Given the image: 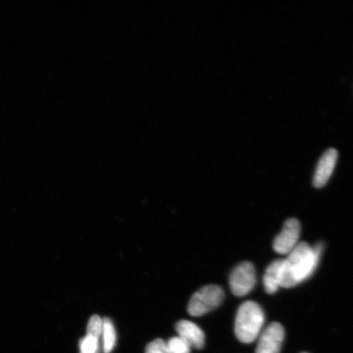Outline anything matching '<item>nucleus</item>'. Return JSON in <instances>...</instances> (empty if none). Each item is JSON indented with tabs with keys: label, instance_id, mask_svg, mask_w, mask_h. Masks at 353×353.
<instances>
[{
	"label": "nucleus",
	"instance_id": "1",
	"mask_svg": "<svg viewBox=\"0 0 353 353\" xmlns=\"http://www.w3.org/2000/svg\"><path fill=\"white\" fill-rule=\"evenodd\" d=\"M321 244L315 247L299 242L285 259L282 260L281 287L292 288L310 277L319 266Z\"/></svg>",
	"mask_w": 353,
	"mask_h": 353
},
{
	"label": "nucleus",
	"instance_id": "2",
	"mask_svg": "<svg viewBox=\"0 0 353 353\" xmlns=\"http://www.w3.org/2000/svg\"><path fill=\"white\" fill-rule=\"evenodd\" d=\"M265 322L261 307L254 301H247L238 309L235 321V334L239 341L251 343L262 333Z\"/></svg>",
	"mask_w": 353,
	"mask_h": 353
},
{
	"label": "nucleus",
	"instance_id": "3",
	"mask_svg": "<svg viewBox=\"0 0 353 353\" xmlns=\"http://www.w3.org/2000/svg\"><path fill=\"white\" fill-rule=\"evenodd\" d=\"M224 299L222 287L209 285L202 287L192 295L188 307L189 314L201 316L220 306Z\"/></svg>",
	"mask_w": 353,
	"mask_h": 353
},
{
	"label": "nucleus",
	"instance_id": "4",
	"mask_svg": "<svg viewBox=\"0 0 353 353\" xmlns=\"http://www.w3.org/2000/svg\"><path fill=\"white\" fill-rule=\"evenodd\" d=\"M229 283L234 295L238 297L245 296L254 289L256 284L254 265L246 261L237 265L231 273Z\"/></svg>",
	"mask_w": 353,
	"mask_h": 353
},
{
	"label": "nucleus",
	"instance_id": "5",
	"mask_svg": "<svg viewBox=\"0 0 353 353\" xmlns=\"http://www.w3.org/2000/svg\"><path fill=\"white\" fill-rule=\"evenodd\" d=\"M301 226L297 219L286 221L281 232L273 242V250L280 254L288 255L299 245Z\"/></svg>",
	"mask_w": 353,
	"mask_h": 353
},
{
	"label": "nucleus",
	"instance_id": "6",
	"mask_svg": "<svg viewBox=\"0 0 353 353\" xmlns=\"http://www.w3.org/2000/svg\"><path fill=\"white\" fill-rule=\"evenodd\" d=\"M255 353H280L285 339L281 324L273 322L260 334Z\"/></svg>",
	"mask_w": 353,
	"mask_h": 353
},
{
	"label": "nucleus",
	"instance_id": "7",
	"mask_svg": "<svg viewBox=\"0 0 353 353\" xmlns=\"http://www.w3.org/2000/svg\"><path fill=\"white\" fill-rule=\"evenodd\" d=\"M338 153L336 150L330 149L320 159L317 164L313 185L316 188H321L327 183L336 165Z\"/></svg>",
	"mask_w": 353,
	"mask_h": 353
},
{
	"label": "nucleus",
	"instance_id": "8",
	"mask_svg": "<svg viewBox=\"0 0 353 353\" xmlns=\"http://www.w3.org/2000/svg\"><path fill=\"white\" fill-rule=\"evenodd\" d=\"M179 336L186 341L192 347L201 350L205 346V336L204 331L194 322L182 320L176 325Z\"/></svg>",
	"mask_w": 353,
	"mask_h": 353
},
{
	"label": "nucleus",
	"instance_id": "9",
	"mask_svg": "<svg viewBox=\"0 0 353 353\" xmlns=\"http://www.w3.org/2000/svg\"><path fill=\"white\" fill-rule=\"evenodd\" d=\"M282 260L273 261L265 272L263 277L264 289L269 294H274L281 287Z\"/></svg>",
	"mask_w": 353,
	"mask_h": 353
},
{
	"label": "nucleus",
	"instance_id": "10",
	"mask_svg": "<svg viewBox=\"0 0 353 353\" xmlns=\"http://www.w3.org/2000/svg\"><path fill=\"white\" fill-rule=\"evenodd\" d=\"M103 320V332L101 337L103 339V351L104 353H110L117 344V332L112 320L105 317Z\"/></svg>",
	"mask_w": 353,
	"mask_h": 353
},
{
	"label": "nucleus",
	"instance_id": "11",
	"mask_svg": "<svg viewBox=\"0 0 353 353\" xmlns=\"http://www.w3.org/2000/svg\"><path fill=\"white\" fill-rule=\"evenodd\" d=\"M79 351L81 353H98L101 351L99 339L86 334L79 341Z\"/></svg>",
	"mask_w": 353,
	"mask_h": 353
},
{
	"label": "nucleus",
	"instance_id": "12",
	"mask_svg": "<svg viewBox=\"0 0 353 353\" xmlns=\"http://www.w3.org/2000/svg\"><path fill=\"white\" fill-rule=\"evenodd\" d=\"M171 353H190L191 352V345L182 337H174L167 342Z\"/></svg>",
	"mask_w": 353,
	"mask_h": 353
},
{
	"label": "nucleus",
	"instance_id": "13",
	"mask_svg": "<svg viewBox=\"0 0 353 353\" xmlns=\"http://www.w3.org/2000/svg\"><path fill=\"white\" fill-rule=\"evenodd\" d=\"M103 320L99 316H92L88 321L87 334L99 339L103 332Z\"/></svg>",
	"mask_w": 353,
	"mask_h": 353
},
{
	"label": "nucleus",
	"instance_id": "14",
	"mask_svg": "<svg viewBox=\"0 0 353 353\" xmlns=\"http://www.w3.org/2000/svg\"><path fill=\"white\" fill-rule=\"evenodd\" d=\"M145 353H171L167 343L161 339H154L145 347Z\"/></svg>",
	"mask_w": 353,
	"mask_h": 353
},
{
	"label": "nucleus",
	"instance_id": "15",
	"mask_svg": "<svg viewBox=\"0 0 353 353\" xmlns=\"http://www.w3.org/2000/svg\"><path fill=\"white\" fill-rule=\"evenodd\" d=\"M98 353H101V351H100V352H99Z\"/></svg>",
	"mask_w": 353,
	"mask_h": 353
},
{
	"label": "nucleus",
	"instance_id": "16",
	"mask_svg": "<svg viewBox=\"0 0 353 353\" xmlns=\"http://www.w3.org/2000/svg\"><path fill=\"white\" fill-rule=\"evenodd\" d=\"M303 353H307V352H303Z\"/></svg>",
	"mask_w": 353,
	"mask_h": 353
}]
</instances>
